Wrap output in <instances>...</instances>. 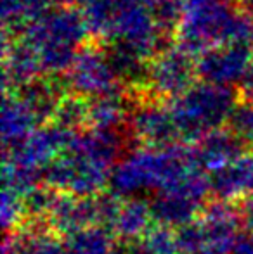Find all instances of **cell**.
Wrapping results in <instances>:
<instances>
[{"label": "cell", "instance_id": "cell-10", "mask_svg": "<svg viewBox=\"0 0 253 254\" xmlns=\"http://www.w3.org/2000/svg\"><path fill=\"white\" fill-rule=\"evenodd\" d=\"M253 61V49L245 44H222L196 57L198 78L206 83L233 87L238 85Z\"/></svg>", "mask_w": 253, "mask_h": 254}, {"label": "cell", "instance_id": "cell-7", "mask_svg": "<svg viewBox=\"0 0 253 254\" xmlns=\"http://www.w3.org/2000/svg\"><path fill=\"white\" fill-rule=\"evenodd\" d=\"M78 131L47 123L17 145L3 149V163L44 175V170L73 145Z\"/></svg>", "mask_w": 253, "mask_h": 254}, {"label": "cell", "instance_id": "cell-5", "mask_svg": "<svg viewBox=\"0 0 253 254\" xmlns=\"http://www.w3.org/2000/svg\"><path fill=\"white\" fill-rule=\"evenodd\" d=\"M111 171L101 159L70 147L44 170V184L63 194L92 197L108 190Z\"/></svg>", "mask_w": 253, "mask_h": 254}, {"label": "cell", "instance_id": "cell-13", "mask_svg": "<svg viewBox=\"0 0 253 254\" xmlns=\"http://www.w3.org/2000/svg\"><path fill=\"white\" fill-rule=\"evenodd\" d=\"M149 206L155 225L179 230L199 216L206 201L182 190H163L153 194Z\"/></svg>", "mask_w": 253, "mask_h": 254}, {"label": "cell", "instance_id": "cell-18", "mask_svg": "<svg viewBox=\"0 0 253 254\" xmlns=\"http://www.w3.org/2000/svg\"><path fill=\"white\" fill-rule=\"evenodd\" d=\"M0 123H2L3 149L14 147L19 142L26 140L40 127H44L16 92H9L3 95Z\"/></svg>", "mask_w": 253, "mask_h": 254}, {"label": "cell", "instance_id": "cell-20", "mask_svg": "<svg viewBox=\"0 0 253 254\" xmlns=\"http://www.w3.org/2000/svg\"><path fill=\"white\" fill-rule=\"evenodd\" d=\"M61 237L66 254H111L118 244L113 232L102 225L80 228Z\"/></svg>", "mask_w": 253, "mask_h": 254}, {"label": "cell", "instance_id": "cell-2", "mask_svg": "<svg viewBox=\"0 0 253 254\" xmlns=\"http://www.w3.org/2000/svg\"><path fill=\"white\" fill-rule=\"evenodd\" d=\"M240 101V94L233 87L206 81H198L186 94L169 101L180 142L194 145L210 131L227 127Z\"/></svg>", "mask_w": 253, "mask_h": 254}, {"label": "cell", "instance_id": "cell-21", "mask_svg": "<svg viewBox=\"0 0 253 254\" xmlns=\"http://www.w3.org/2000/svg\"><path fill=\"white\" fill-rule=\"evenodd\" d=\"M88 106H90V101L87 97L70 92L59 102L54 120L51 123L64 127L68 130L82 131L85 127H88Z\"/></svg>", "mask_w": 253, "mask_h": 254}, {"label": "cell", "instance_id": "cell-19", "mask_svg": "<svg viewBox=\"0 0 253 254\" xmlns=\"http://www.w3.org/2000/svg\"><path fill=\"white\" fill-rule=\"evenodd\" d=\"M61 3L64 0H2L3 42L17 40L31 21Z\"/></svg>", "mask_w": 253, "mask_h": 254}, {"label": "cell", "instance_id": "cell-27", "mask_svg": "<svg viewBox=\"0 0 253 254\" xmlns=\"http://www.w3.org/2000/svg\"><path fill=\"white\" fill-rule=\"evenodd\" d=\"M240 9L253 17V0H240Z\"/></svg>", "mask_w": 253, "mask_h": 254}, {"label": "cell", "instance_id": "cell-17", "mask_svg": "<svg viewBox=\"0 0 253 254\" xmlns=\"http://www.w3.org/2000/svg\"><path fill=\"white\" fill-rule=\"evenodd\" d=\"M153 227H155V220H153L149 201L142 197H128L122 199L118 213L109 230L113 232L118 242L134 244L141 241Z\"/></svg>", "mask_w": 253, "mask_h": 254}, {"label": "cell", "instance_id": "cell-1", "mask_svg": "<svg viewBox=\"0 0 253 254\" xmlns=\"http://www.w3.org/2000/svg\"><path fill=\"white\" fill-rule=\"evenodd\" d=\"M88 37L92 35L84 10L61 3L31 21L19 40L35 49L44 74H66Z\"/></svg>", "mask_w": 253, "mask_h": 254}, {"label": "cell", "instance_id": "cell-23", "mask_svg": "<svg viewBox=\"0 0 253 254\" xmlns=\"http://www.w3.org/2000/svg\"><path fill=\"white\" fill-rule=\"evenodd\" d=\"M186 0H153V16L158 30L165 37L173 38L184 16Z\"/></svg>", "mask_w": 253, "mask_h": 254}, {"label": "cell", "instance_id": "cell-6", "mask_svg": "<svg viewBox=\"0 0 253 254\" xmlns=\"http://www.w3.org/2000/svg\"><path fill=\"white\" fill-rule=\"evenodd\" d=\"M196 56L172 44L149 63L148 92L160 101H172L198 83Z\"/></svg>", "mask_w": 253, "mask_h": 254}, {"label": "cell", "instance_id": "cell-25", "mask_svg": "<svg viewBox=\"0 0 253 254\" xmlns=\"http://www.w3.org/2000/svg\"><path fill=\"white\" fill-rule=\"evenodd\" d=\"M238 94H240L241 101L253 102V61L241 76L240 83H238Z\"/></svg>", "mask_w": 253, "mask_h": 254}, {"label": "cell", "instance_id": "cell-14", "mask_svg": "<svg viewBox=\"0 0 253 254\" xmlns=\"http://www.w3.org/2000/svg\"><path fill=\"white\" fill-rule=\"evenodd\" d=\"M192 147L201 168L206 173H212L247 154L250 145L229 127H222L219 130L210 131Z\"/></svg>", "mask_w": 253, "mask_h": 254}, {"label": "cell", "instance_id": "cell-9", "mask_svg": "<svg viewBox=\"0 0 253 254\" xmlns=\"http://www.w3.org/2000/svg\"><path fill=\"white\" fill-rule=\"evenodd\" d=\"M134 94L137 102L128 125L139 144H144V147H169L180 144V135L169 102L153 97L148 90Z\"/></svg>", "mask_w": 253, "mask_h": 254}, {"label": "cell", "instance_id": "cell-22", "mask_svg": "<svg viewBox=\"0 0 253 254\" xmlns=\"http://www.w3.org/2000/svg\"><path fill=\"white\" fill-rule=\"evenodd\" d=\"M120 0H68V3L80 7L85 14V19L90 28V35L101 40L104 30L108 26L111 9Z\"/></svg>", "mask_w": 253, "mask_h": 254}, {"label": "cell", "instance_id": "cell-16", "mask_svg": "<svg viewBox=\"0 0 253 254\" xmlns=\"http://www.w3.org/2000/svg\"><path fill=\"white\" fill-rule=\"evenodd\" d=\"M101 44V42H99ZM108 61L118 78L120 85L128 92H144L149 83V63L146 57L123 42L102 44Z\"/></svg>", "mask_w": 253, "mask_h": 254}, {"label": "cell", "instance_id": "cell-15", "mask_svg": "<svg viewBox=\"0 0 253 254\" xmlns=\"http://www.w3.org/2000/svg\"><path fill=\"white\" fill-rule=\"evenodd\" d=\"M42 74L44 69L33 47L19 38L3 42V94L19 90Z\"/></svg>", "mask_w": 253, "mask_h": 254}, {"label": "cell", "instance_id": "cell-3", "mask_svg": "<svg viewBox=\"0 0 253 254\" xmlns=\"http://www.w3.org/2000/svg\"><path fill=\"white\" fill-rule=\"evenodd\" d=\"M240 12L236 0H186L177 44L196 57L217 45L231 44Z\"/></svg>", "mask_w": 253, "mask_h": 254}, {"label": "cell", "instance_id": "cell-24", "mask_svg": "<svg viewBox=\"0 0 253 254\" xmlns=\"http://www.w3.org/2000/svg\"><path fill=\"white\" fill-rule=\"evenodd\" d=\"M227 127L234 130L248 145H253V102L240 101Z\"/></svg>", "mask_w": 253, "mask_h": 254}, {"label": "cell", "instance_id": "cell-4", "mask_svg": "<svg viewBox=\"0 0 253 254\" xmlns=\"http://www.w3.org/2000/svg\"><path fill=\"white\" fill-rule=\"evenodd\" d=\"M241 227V211L233 202H208L196 220L175 230L179 254H234Z\"/></svg>", "mask_w": 253, "mask_h": 254}, {"label": "cell", "instance_id": "cell-26", "mask_svg": "<svg viewBox=\"0 0 253 254\" xmlns=\"http://www.w3.org/2000/svg\"><path fill=\"white\" fill-rule=\"evenodd\" d=\"M241 218H243V225L247 228V232L253 234V194H250L248 197H245L241 201Z\"/></svg>", "mask_w": 253, "mask_h": 254}, {"label": "cell", "instance_id": "cell-12", "mask_svg": "<svg viewBox=\"0 0 253 254\" xmlns=\"http://www.w3.org/2000/svg\"><path fill=\"white\" fill-rule=\"evenodd\" d=\"M70 92L66 74H42L16 90V94L30 107L42 125H47L54 120L59 102Z\"/></svg>", "mask_w": 253, "mask_h": 254}, {"label": "cell", "instance_id": "cell-8", "mask_svg": "<svg viewBox=\"0 0 253 254\" xmlns=\"http://www.w3.org/2000/svg\"><path fill=\"white\" fill-rule=\"evenodd\" d=\"M66 80L73 94L87 99L123 88L109 64L102 44H85L68 69Z\"/></svg>", "mask_w": 253, "mask_h": 254}, {"label": "cell", "instance_id": "cell-11", "mask_svg": "<svg viewBox=\"0 0 253 254\" xmlns=\"http://www.w3.org/2000/svg\"><path fill=\"white\" fill-rule=\"evenodd\" d=\"M208 184L213 201H243L253 194V152L248 151L233 163L208 173Z\"/></svg>", "mask_w": 253, "mask_h": 254}]
</instances>
